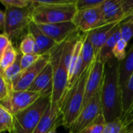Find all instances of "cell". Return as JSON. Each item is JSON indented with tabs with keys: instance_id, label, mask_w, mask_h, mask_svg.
<instances>
[{
	"instance_id": "8d00e7d4",
	"label": "cell",
	"mask_w": 133,
	"mask_h": 133,
	"mask_svg": "<svg viewBox=\"0 0 133 133\" xmlns=\"http://www.w3.org/2000/svg\"><path fill=\"white\" fill-rule=\"evenodd\" d=\"M5 23H6L5 12L1 10L0 11V28L2 33H5Z\"/></svg>"
},
{
	"instance_id": "f1b7e54d",
	"label": "cell",
	"mask_w": 133,
	"mask_h": 133,
	"mask_svg": "<svg viewBox=\"0 0 133 133\" xmlns=\"http://www.w3.org/2000/svg\"><path fill=\"white\" fill-rule=\"evenodd\" d=\"M102 133H125L124 125L122 118H118L112 122H107Z\"/></svg>"
},
{
	"instance_id": "ac0fdd59",
	"label": "cell",
	"mask_w": 133,
	"mask_h": 133,
	"mask_svg": "<svg viewBox=\"0 0 133 133\" xmlns=\"http://www.w3.org/2000/svg\"><path fill=\"white\" fill-rule=\"evenodd\" d=\"M118 72L119 83L122 90L133 73V42L129 50L127 51L125 58L122 61L119 62Z\"/></svg>"
},
{
	"instance_id": "836d02e7",
	"label": "cell",
	"mask_w": 133,
	"mask_h": 133,
	"mask_svg": "<svg viewBox=\"0 0 133 133\" xmlns=\"http://www.w3.org/2000/svg\"><path fill=\"white\" fill-rule=\"evenodd\" d=\"M39 5H75L76 0H35Z\"/></svg>"
},
{
	"instance_id": "7a4b0ae2",
	"label": "cell",
	"mask_w": 133,
	"mask_h": 133,
	"mask_svg": "<svg viewBox=\"0 0 133 133\" xmlns=\"http://www.w3.org/2000/svg\"><path fill=\"white\" fill-rule=\"evenodd\" d=\"M92 64V63H91ZM91 65L69 87L60 103L61 125L69 129L83 109L86 85Z\"/></svg>"
},
{
	"instance_id": "2e32d148",
	"label": "cell",
	"mask_w": 133,
	"mask_h": 133,
	"mask_svg": "<svg viewBox=\"0 0 133 133\" xmlns=\"http://www.w3.org/2000/svg\"><path fill=\"white\" fill-rule=\"evenodd\" d=\"M101 9L105 24L118 23L127 19L121 0H105Z\"/></svg>"
},
{
	"instance_id": "83f0119b",
	"label": "cell",
	"mask_w": 133,
	"mask_h": 133,
	"mask_svg": "<svg viewBox=\"0 0 133 133\" xmlns=\"http://www.w3.org/2000/svg\"><path fill=\"white\" fill-rule=\"evenodd\" d=\"M105 0H76V7L77 11H83L101 6Z\"/></svg>"
},
{
	"instance_id": "5bb4252c",
	"label": "cell",
	"mask_w": 133,
	"mask_h": 133,
	"mask_svg": "<svg viewBox=\"0 0 133 133\" xmlns=\"http://www.w3.org/2000/svg\"><path fill=\"white\" fill-rule=\"evenodd\" d=\"M118 23H111L99 26L91 31L87 32L90 42L94 50L95 58H98L100 51L108 39L118 28Z\"/></svg>"
},
{
	"instance_id": "ab89813d",
	"label": "cell",
	"mask_w": 133,
	"mask_h": 133,
	"mask_svg": "<svg viewBox=\"0 0 133 133\" xmlns=\"http://www.w3.org/2000/svg\"><path fill=\"white\" fill-rule=\"evenodd\" d=\"M2 133H4V132H2Z\"/></svg>"
},
{
	"instance_id": "3957f363",
	"label": "cell",
	"mask_w": 133,
	"mask_h": 133,
	"mask_svg": "<svg viewBox=\"0 0 133 133\" xmlns=\"http://www.w3.org/2000/svg\"><path fill=\"white\" fill-rule=\"evenodd\" d=\"M65 42L57 44L50 51V63L53 69V92L51 104L53 106L60 107L61 101L69 85V69L63 56Z\"/></svg>"
},
{
	"instance_id": "ba28073f",
	"label": "cell",
	"mask_w": 133,
	"mask_h": 133,
	"mask_svg": "<svg viewBox=\"0 0 133 133\" xmlns=\"http://www.w3.org/2000/svg\"><path fill=\"white\" fill-rule=\"evenodd\" d=\"M104 65L105 64H104L99 58H95L92 62L86 85L83 108L101 90L104 81Z\"/></svg>"
},
{
	"instance_id": "cb8c5ba5",
	"label": "cell",
	"mask_w": 133,
	"mask_h": 133,
	"mask_svg": "<svg viewBox=\"0 0 133 133\" xmlns=\"http://www.w3.org/2000/svg\"><path fill=\"white\" fill-rule=\"evenodd\" d=\"M19 51L22 55H28V54L41 55L34 38L28 32L23 37V38L22 39V41L20 42Z\"/></svg>"
},
{
	"instance_id": "f546056e",
	"label": "cell",
	"mask_w": 133,
	"mask_h": 133,
	"mask_svg": "<svg viewBox=\"0 0 133 133\" xmlns=\"http://www.w3.org/2000/svg\"><path fill=\"white\" fill-rule=\"evenodd\" d=\"M127 45H128V42L123 40L122 38H121L117 43V44L115 45L113 50V55L118 62L122 61L125 58L127 54L125 50Z\"/></svg>"
},
{
	"instance_id": "44dd1931",
	"label": "cell",
	"mask_w": 133,
	"mask_h": 133,
	"mask_svg": "<svg viewBox=\"0 0 133 133\" xmlns=\"http://www.w3.org/2000/svg\"><path fill=\"white\" fill-rule=\"evenodd\" d=\"M133 104V73L122 90V116L126 115Z\"/></svg>"
},
{
	"instance_id": "30bf717a",
	"label": "cell",
	"mask_w": 133,
	"mask_h": 133,
	"mask_svg": "<svg viewBox=\"0 0 133 133\" xmlns=\"http://www.w3.org/2000/svg\"><path fill=\"white\" fill-rule=\"evenodd\" d=\"M49 62L50 52H48L43 55L34 65H33L32 66H30V68L23 71L20 73L17 79L12 83L13 90H28L32 83H34V81L35 80V79Z\"/></svg>"
},
{
	"instance_id": "4fadbf2b",
	"label": "cell",
	"mask_w": 133,
	"mask_h": 133,
	"mask_svg": "<svg viewBox=\"0 0 133 133\" xmlns=\"http://www.w3.org/2000/svg\"><path fill=\"white\" fill-rule=\"evenodd\" d=\"M28 90L38 93L41 97H51L53 92V69L50 62L37 76Z\"/></svg>"
},
{
	"instance_id": "f35d334b",
	"label": "cell",
	"mask_w": 133,
	"mask_h": 133,
	"mask_svg": "<svg viewBox=\"0 0 133 133\" xmlns=\"http://www.w3.org/2000/svg\"><path fill=\"white\" fill-rule=\"evenodd\" d=\"M125 133H133V129H131V130H129V131H128V132H126Z\"/></svg>"
},
{
	"instance_id": "7c38bea8",
	"label": "cell",
	"mask_w": 133,
	"mask_h": 133,
	"mask_svg": "<svg viewBox=\"0 0 133 133\" xmlns=\"http://www.w3.org/2000/svg\"><path fill=\"white\" fill-rule=\"evenodd\" d=\"M38 25L41 30L58 44L65 42L79 31L72 21Z\"/></svg>"
},
{
	"instance_id": "9c48e42d",
	"label": "cell",
	"mask_w": 133,
	"mask_h": 133,
	"mask_svg": "<svg viewBox=\"0 0 133 133\" xmlns=\"http://www.w3.org/2000/svg\"><path fill=\"white\" fill-rule=\"evenodd\" d=\"M81 33H87L99 26L106 25L104 22L101 6L94 9L77 11L72 20Z\"/></svg>"
},
{
	"instance_id": "1f68e13d",
	"label": "cell",
	"mask_w": 133,
	"mask_h": 133,
	"mask_svg": "<svg viewBox=\"0 0 133 133\" xmlns=\"http://www.w3.org/2000/svg\"><path fill=\"white\" fill-rule=\"evenodd\" d=\"M13 91L12 84L8 83L2 76H0V101L7 100Z\"/></svg>"
},
{
	"instance_id": "e575fe53",
	"label": "cell",
	"mask_w": 133,
	"mask_h": 133,
	"mask_svg": "<svg viewBox=\"0 0 133 133\" xmlns=\"http://www.w3.org/2000/svg\"><path fill=\"white\" fill-rule=\"evenodd\" d=\"M123 125H124V129L125 133L133 129V104L130 108L129 111L126 113V115L122 118Z\"/></svg>"
},
{
	"instance_id": "d590c367",
	"label": "cell",
	"mask_w": 133,
	"mask_h": 133,
	"mask_svg": "<svg viewBox=\"0 0 133 133\" xmlns=\"http://www.w3.org/2000/svg\"><path fill=\"white\" fill-rule=\"evenodd\" d=\"M11 44L12 42L9 37L5 33H2L0 35V55L4 53Z\"/></svg>"
},
{
	"instance_id": "5b68a950",
	"label": "cell",
	"mask_w": 133,
	"mask_h": 133,
	"mask_svg": "<svg viewBox=\"0 0 133 133\" xmlns=\"http://www.w3.org/2000/svg\"><path fill=\"white\" fill-rule=\"evenodd\" d=\"M51 103V98L41 97L33 105L13 115V127L10 133H33Z\"/></svg>"
},
{
	"instance_id": "e0dca14e",
	"label": "cell",
	"mask_w": 133,
	"mask_h": 133,
	"mask_svg": "<svg viewBox=\"0 0 133 133\" xmlns=\"http://www.w3.org/2000/svg\"><path fill=\"white\" fill-rule=\"evenodd\" d=\"M27 32L30 34L32 37L34 38L36 44L38 47L40 54L41 55L48 52H50L58 44L53 40L48 37L41 30L39 25L33 20L28 26Z\"/></svg>"
},
{
	"instance_id": "d6986e66",
	"label": "cell",
	"mask_w": 133,
	"mask_h": 133,
	"mask_svg": "<svg viewBox=\"0 0 133 133\" xmlns=\"http://www.w3.org/2000/svg\"><path fill=\"white\" fill-rule=\"evenodd\" d=\"M121 38H122V35H121V31H120V23H119L118 28L111 35V37L108 39L106 43L102 47L100 51L99 56L97 58H99L104 64L107 63L109 60H111L114 57L113 50Z\"/></svg>"
},
{
	"instance_id": "603a6c76",
	"label": "cell",
	"mask_w": 133,
	"mask_h": 133,
	"mask_svg": "<svg viewBox=\"0 0 133 133\" xmlns=\"http://www.w3.org/2000/svg\"><path fill=\"white\" fill-rule=\"evenodd\" d=\"M19 55V51L12 46L11 44L8 48L4 51L2 55H0V69L1 71H5L10 65H12L16 60Z\"/></svg>"
},
{
	"instance_id": "d4e9b609",
	"label": "cell",
	"mask_w": 133,
	"mask_h": 133,
	"mask_svg": "<svg viewBox=\"0 0 133 133\" xmlns=\"http://www.w3.org/2000/svg\"><path fill=\"white\" fill-rule=\"evenodd\" d=\"M13 127V115L0 104V132L10 133Z\"/></svg>"
},
{
	"instance_id": "d6a6232c",
	"label": "cell",
	"mask_w": 133,
	"mask_h": 133,
	"mask_svg": "<svg viewBox=\"0 0 133 133\" xmlns=\"http://www.w3.org/2000/svg\"><path fill=\"white\" fill-rule=\"evenodd\" d=\"M0 2L5 8H26L31 5L32 0H0Z\"/></svg>"
},
{
	"instance_id": "8fae6325",
	"label": "cell",
	"mask_w": 133,
	"mask_h": 133,
	"mask_svg": "<svg viewBox=\"0 0 133 133\" xmlns=\"http://www.w3.org/2000/svg\"><path fill=\"white\" fill-rule=\"evenodd\" d=\"M41 97V94L36 92L30 90H13L9 97L1 102L0 104L9 111L12 115H15L30 107Z\"/></svg>"
},
{
	"instance_id": "9a60e30c",
	"label": "cell",
	"mask_w": 133,
	"mask_h": 133,
	"mask_svg": "<svg viewBox=\"0 0 133 133\" xmlns=\"http://www.w3.org/2000/svg\"><path fill=\"white\" fill-rule=\"evenodd\" d=\"M61 125L60 107L50 104L33 133H48Z\"/></svg>"
},
{
	"instance_id": "52a82bcc",
	"label": "cell",
	"mask_w": 133,
	"mask_h": 133,
	"mask_svg": "<svg viewBox=\"0 0 133 133\" xmlns=\"http://www.w3.org/2000/svg\"><path fill=\"white\" fill-rule=\"evenodd\" d=\"M101 112H102V105H101V90L82 109L77 118L69 129V133H80Z\"/></svg>"
},
{
	"instance_id": "484cf974",
	"label": "cell",
	"mask_w": 133,
	"mask_h": 133,
	"mask_svg": "<svg viewBox=\"0 0 133 133\" xmlns=\"http://www.w3.org/2000/svg\"><path fill=\"white\" fill-rule=\"evenodd\" d=\"M106 125L107 121L104 118L103 112H101L80 133H102Z\"/></svg>"
},
{
	"instance_id": "8992f818",
	"label": "cell",
	"mask_w": 133,
	"mask_h": 133,
	"mask_svg": "<svg viewBox=\"0 0 133 133\" xmlns=\"http://www.w3.org/2000/svg\"><path fill=\"white\" fill-rule=\"evenodd\" d=\"M32 11L31 5L26 8H5L6 18L5 34L10 39L19 38L24 30H28V26L33 20Z\"/></svg>"
},
{
	"instance_id": "4316f807",
	"label": "cell",
	"mask_w": 133,
	"mask_h": 133,
	"mask_svg": "<svg viewBox=\"0 0 133 133\" xmlns=\"http://www.w3.org/2000/svg\"><path fill=\"white\" fill-rule=\"evenodd\" d=\"M122 38L128 43L133 37V16L120 23Z\"/></svg>"
},
{
	"instance_id": "7402d4cb",
	"label": "cell",
	"mask_w": 133,
	"mask_h": 133,
	"mask_svg": "<svg viewBox=\"0 0 133 133\" xmlns=\"http://www.w3.org/2000/svg\"><path fill=\"white\" fill-rule=\"evenodd\" d=\"M21 57H22V55L19 54L16 62L12 65H10L5 71L0 72V76H2L8 83L11 84H12V83L17 79V77L22 72L21 64H20Z\"/></svg>"
},
{
	"instance_id": "ffe728a7",
	"label": "cell",
	"mask_w": 133,
	"mask_h": 133,
	"mask_svg": "<svg viewBox=\"0 0 133 133\" xmlns=\"http://www.w3.org/2000/svg\"><path fill=\"white\" fill-rule=\"evenodd\" d=\"M81 55H82V60H83L82 69L83 72L86 70V69L88 68L95 59L94 50L87 33L85 34V38L83 41V45Z\"/></svg>"
},
{
	"instance_id": "277c9868",
	"label": "cell",
	"mask_w": 133,
	"mask_h": 133,
	"mask_svg": "<svg viewBox=\"0 0 133 133\" xmlns=\"http://www.w3.org/2000/svg\"><path fill=\"white\" fill-rule=\"evenodd\" d=\"M32 18L37 24H51L72 21L77 9L75 5H39L35 0L31 3Z\"/></svg>"
},
{
	"instance_id": "74e56055",
	"label": "cell",
	"mask_w": 133,
	"mask_h": 133,
	"mask_svg": "<svg viewBox=\"0 0 133 133\" xmlns=\"http://www.w3.org/2000/svg\"><path fill=\"white\" fill-rule=\"evenodd\" d=\"M56 129H55L51 130V131L50 132H48V133H57V132H56Z\"/></svg>"
},
{
	"instance_id": "4dcf8cb0",
	"label": "cell",
	"mask_w": 133,
	"mask_h": 133,
	"mask_svg": "<svg viewBox=\"0 0 133 133\" xmlns=\"http://www.w3.org/2000/svg\"><path fill=\"white\" fill-rule=\"evenodd\" d=\"M39 54H28V55H22L21 57V69L22 72L27 69L33 65H34L42 56Z\"/></svg>"
},
{
	"instance_id": "6da1fadb",
	"label": "cell",
	"mask_w": 133,
	"mask_h": 133,
	"mask_svg": "<svg viewBox=\"0 0 133 133\" xmlns=\"http://www.w3.org/2000/svg\"><path fill=\"white\" fill-rule=\"evenodd\" d=\"M119 62L113 57L104 65L101 89L102 112L107 122L122 116V90L119 83Z\"/></svg>"
}]
</instances>
